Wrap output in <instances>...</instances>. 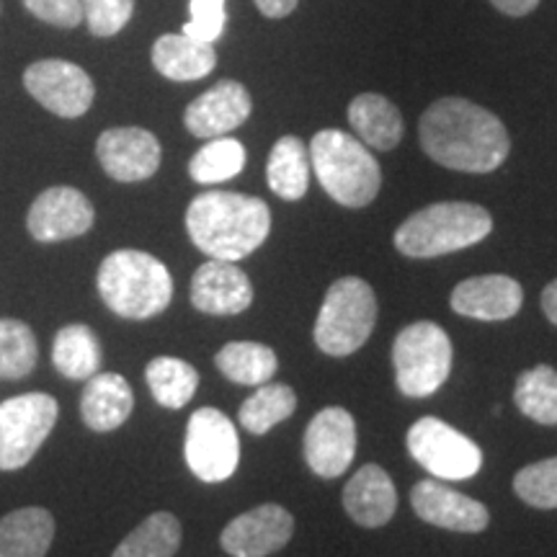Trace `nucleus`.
<instances>
[{"mask_svg": "<svg viewBox=\"0 0 557 557\" xmlns=\"http://www.w3.org/2000/svg\"><path fill=\"white\" fill-rule=\"evenodd\" d=\"M421 148L434 163L462 173H493L506 163L511 139L504 122L468 99H438L423 111Z\"/></svg>", "mask_w": 557, "mask_h": 557, "instance_id": "obj_1", "label": "nucleus"}, {"mask_svg": "<svg viewBox=\"0 0 557 557\" xmlns=\"http://www.w3.org/2000/svg\"><path fill=\"white\" fill-rule=\"evenodd\" d=\"M186 230L194 246L209 259L240 261L267 243L271 209L259 197L205 191L186 209Z\"/></svg>", "mask_w": 557, "mask_h": 557, "instance_id": "obj_2", "label": "nucleus"}, {"mask_svg": "<svg viewBox=\"0 0 557 557\" xmlns=\"http://www.w3.org/2000/svg\"><path fill=\"white\" fill-rule=\"evenodd\" d=\"M99 295L114 315L127 320H150L173 299V278L163 261L145 250L122 248L101 261Z\"/></svg>", "mask_w": 557, "mask_h": 557, "instance_id": "obj_3", "label": "nucleus"}, {"mask_svg": "<svg viewBox=\"0 0 557 557\" xmlns=\"http://www.w3.org/2000/svg\"><path fill=\"white\" fill-rule=\"evenodd\" d=\"M493 230V218L485 207L470 201H436L403 222L395 230V248L408 259H436L457 253L485 240Z\"/></svg>", "mask_w": 557, "mask_h": 557, "instance_id": "obj_4", "label": "nucleus"}, {"mask_svg": "<svg viewBox=\"0 0 557 557\" xmlns=\"http://www.w3.org/2000/svg\"><path fill=\"white\" fill-rule=\"evenodd\" d=\"M308 150L320 186L341 207L361 209L377 199L382 171L361 139L341 129H320Z\"/></svg>", "mask_w": 557, "mask_h": 557, "instance_id": "obj_5", "label": "nucleus"}, {"mask_svg": "<svg viewBox=\"0 0 557 557\" xmlns=\"http://www.w3.org/2000/svg\"><path fill=\"white\" fill-rule=\"evenodd\" d=\"M377 323V297L364 278L344 276L325 292L315 320V344L329 357L359 351Z\"/></svg>", "mask_w": 557, "mask_h": 557, "instance_id": "obj_6", "label": "nucleus"}, {"mask_svg": "<svg viewBox=\"0 0 557 557\" xmlns=\"http://www.w3.org/2000/svg\"><path fill=\"white\" fill-rule=\"evenodd\" d=\"M451 341L442 325L418 320L398 333L393 344L395 382L406 398L438 393L451 372Z\"/></svg>", "mask_w": 557, "mask_h": 557, "instance_id": "obj_7", "label": "nucleus"}, {"mask_svg": "<svg viewBox=\"0 0 557 557\" xmlns=\"http://www.w3.org/2000/svg\"><path fill=\"white\" fill-rule=\"evenodd\" d=\"M60 406L47 393H24L0 403V470H21L52 434Z\"/></svg>", "mask_w": 557, "mask_h": 557, "instance_id": "obj_8", "label": "nucleus"}, {"mask_svg": "<svg viewBox=\"0 0 557 557\" xmlns=\"http://www.w3.org/2000/svg\"><path fill=\"white\" fill-rule=\"evenodd\" d=\"M406 444L410 457L438 480H470L483 468L478 444L442 418H418L408 429Z\"/></svg>", "mask_w": 557, "mask_h": 557, "instance_id": "obj_9", "label": "nucleus"}, {"mask_svg": "<svg viewBox=\"0 0 557 557\" xmlns=\"http://www.w3.org/2000/svg\"><path fill=\"white\" fill-rule=\"evenodd\" d=\"M184 457L201 483H225L240 462L238 429L218 408L194 410L186 423Z\"/></svg>", "mask_w": 557, "mask_h": 557, "instance_id": "obj_10", "label": "nucleus"}, {"mask_svg": "<svg viewBox=\"0 0 557 557\" xmlns=\"http://www.w3.org/2000/svg\"><path fill=\"white\" fill-rule=\"evenodd\" d=\"M24 86L41 107L62 120H78L94 103L96 88L86 70L67 60H39L26 67Z\"/></svg>", "mask_w": 557, "mask_h": 557, "instance_id": "obj_11", "label": "nucleus"}, {"mask_svg": "<svg viewBox=\"0 0 557 557\" xmlns=\"http://www.w3.org/2000/svg\"><path fill=\"white\" fill-rule=\"evenodd\" d=\"M305 462L318 478H341L357 455V423L346 408H323L305 429Z\"/></svg>", "mask_w": 557, "mask_h": 557, "instance_id": "obj_12", "label": "nucleus"}, {"mask_svg": "<svg viewBox=\"0 0 557 557\" xmlns=\"http://www.w3.org/2000/svg\"><path fill=\"white\" fill-rule=\"evenodd\" d=\"M96 212L88 197L73 186H52L41 191L29 209L26 227L39 243H62L86 235Z\"/></svg>", "mask_w": 557, "mask_h": 557, "instance_id": "obj_13", "label": "nucleus"}, {"mask_svg": "<svg viewBox=\"0 0 557 557\" xmlns=\"http://www.w3.org/2000/svg\"><path fill=\"white\" fill-rule=\"evenodd\" d=\"M295 519L284 506L263 504L235 517L222 529L220 545L233 557H267L287 547Z\"/></svg>", "mask_w": 557, "mask_h": 557, "instance_id": "obj_14", "label": "nucleus"}, {"mask_svg": "<svg viewBox=\"0 0 557 557\" xmlns=\"http://www.w3.org/2000/svg\"><path fill=\"white\" fill-rule=\"evenodd\" d=\"M410 506L416 517L431 527L449 532L480 534L491 524V513L480 500L465 496L442 480H421L410 491Z\"/></svg>", "mask_w": 557, "mask_h": 557, "instance_id": "obj_15", "label": "nucleus"}, {"mask_svg": "<svg viewBox=\"0 0 557 557\" xmlns=\"http://www.w3.org/2000/svg\"><path fill=\"white\" fill-rule=\"evenodd\" d=\"M96 156L111 178L120 184H137L156 176L163 152L152 132L143 127H114L99 137Z\"/></svg>", "mask_w": 557, "mask_h": 557, "instance_id": "obj_16", "label": "nucleus"}, {"mask_svg": "<svg viewBox=\"0 0 557 557\" xmlns=\"http://www.w3.org/2000/svg\"><path fill=\"white\" fill-rule=\"evenodd\" d=\"M253 302V284L235 261L209 259L191 278V305L205 315H240Z\"/></svg>", "mask_w": 557, "mask_h": 557, "instance_id": "obj_17", "label": "nucleus"}, {"mask_svg": "<svg viewBox=\"0 0 557 557\" xmlns=\"http://www.w3.org/2000/svg\"><path fill=\"white\" fill-rule=\"evenodd\" d=\"M253 111L246 86L238 81H220L186 107L184 124L194 137L214 139L238 129Z\"/></svg>", "mask_w": 557, "mask_h": 557, "instance_id": "obj_18", "label": "nucleus"}, {"mask_svg": "<svg viewBox=\"0 0 557 557\" xmlns=\"http://www.w3.org/2000/svg\"><path fill=\"white\" fill-rule=\"evenodd\" d=\"M457 315L498 323L511 320L524 305V289L517 278L506 274H485L459 282L449 299Z\"/></svg>", "mask_w": 557, "mask_h": 557, "instance_id": "obj_19", "label": "nucleus"}, {"mask_svg": "<svg viewBox=\"0 0 557 557\" xmlns=\"http://www.w3.org/2000/svg\"><path fill=\"white\" fill-rule=\"evenodd\" d=\"M344 508L359 527H385L398 508L393 480L380 465H364L344 487Z\"/></svg>", "mask_w": 557, "mask_h": 557, "instance_id": "obj_20", "label": "nucleus"}, {"mask_svg": "<svg viewBox=\"0 0 557 557\" xmlns=\"http://www.w3.org/2000/svg\"><path fill=\"white\" fill-rule=\"evenodd\" d=\"M132 408H135V395H132L129 382L116 372H96L86 380L81 395V416L90 431L120 429L127 421Z\"/></svg>", "mask_w": 557, "mask_h": 557, "instance_id": "obj_21", "label": "nucleus"}, {"mask_svg": "<svg viewBox=\"0 0 557 557\" xmlns=\"http://www.w3.org/2000/svg\"><path fill=\"white\" fill-rule=\"evenodd\" d=\"M152 65L163 78L191 83L212 73L218 65V52L207 41H197L186 34H163L152 45Z\"/></svg>", "mask_w": 557, "mask_h": 557, "instance_id": "obj_22", "label": "nucleus"}, {"mask_svg": "<svg viewBox=\"0 0 557 557\" xmlns=\"http://www.w3.org/2000/svg\"><path fill=\"white\" fill-rule=\"evenodd\" d=\"M54 540V517L26 506L0 519V557H47Z\"/></svg>", "mask_w": 557, "mask_h": 557, "instance_id": "obj_23", "label": "nucleus"}, {"mask_svg": "<svg viewBox=\"0 0 557 557\" xmlns=\"http://www.w3.org/2000/svg\"><path fill=\"white\" fill-rule=\"evenodd\" d=\"M348 124L372 150H393L403 139V116L393 101L380 94H361L348 103Z\"/></svg>", "mask_w": 557, "mask_h": 557, "instance_id": "obj_24", "label": "nucleus"}, {"mask_svg": "<svg viewBox=\"0 0 557 557\" xmlns=\"http://www.w3.org/2000/svg\"><path fill=\"white\" fill-rule=\"evenodd\" d=\"M310 150L295 135L282 137L269 152L267 178L276 197L297 201L308 194L310 186Z\"/></svg>", "mask_w": 557, "mask_h": 557, "instance_id": "obj_25", "label": "nucleus"}, {"mask_svg": "<svg viewBox=\"0 0 557 557\" xmlns=\"http://www.w3.org/2000/svg\"><path fill=\"white\" fill-rule=\"evenodd\" d=\"M101 344L99 336L83 323L65 325L58 331L52 344V364L62 377L88 380L101 369Z\"/></svg>", "mask_w": 557, "mask_h": 557, "instance_id": "obj_26", "label": "nucleus"}, {"mask_svg": "<svg viewBox=\"0 0 557 557\" xmlns=\"http://www.w3.org/2000/svg\"><path fill=\"white\" fill-rule=\"evenodd\" d=\"M214 364L227 380L238 382V385L259 387L274 377L278 359L274 348L256 344V341H233V344L220 348Z\"/></svg>", "mask_w": 557, "mask_h": 557, "instance_id": "obj_27", "label": "nucleus"}, {"mask_svg": "<svg viewBox=\"0 0 557 557\" xmlns=\"http://www.w3.org/2000/svg\"><path fill=\"white\" fill-rule=\"evenodd\" d=\"M181 521L169 511H158L132 529L111 557H173L181 547Z\"/></svg>", "mask_w": 557, "mask_h": 557, "instance_id": "obj_28", "label": "nucleus"}, {"mask_svg": "<svg viewBox=\"0 0 557 557\" xmlns=\"http://www.w3.org/2000/svg\"><path fill=\"white\" fill-rule=\"evenodd\" d=\"M148 387L163 408L178 410L194 398L199 387V372L189 361L176 357H156L145 369Z\"/></svg>", "mask_w": 557, "mask_h": 557, "instance_id": "obj_29", "label": "nucleus"}, {"mask_svg": "<svg viewBox=\"0 0 557 557\" xmlns=\"http://www.w3.org/2000/svg\"><path fill=\"white\" fill-rule=\"evenodd\" d=\"M297 395L289 385L282 382H263L250 398L240 406V426L253 436L269 434L271 429L295 413Z\"/></svg>", "mask_w": 557, "mask_h": 557, "instance_id": "obj_30", "label": "nucleus"}, {"mask_svg": "<svg viewBox=\"0 0 557 557\" xmlns=\"http://www.w3.org/2000/svg\"><path fill=\"white\" fill-rule=\"evenodd\" d=\"M513 403L542 426H557V369L540 364L519 374Z\"/></svg>", "mask_w": 557, "mask_h": 557, "instance_id": "obj_31", "label": "nucleus"}, {"mask_svg": "<svg viewBox=\"0 0 557 557\" xmlns=\"http://www.w3.org/2000/svg\"><path fill=\"white\" fill-rule=\"evenodd\" d=\"M246 169V148L235 137H214L205 148L197 150V156L189 163V176L197 184L212 186L225 184Z\"/></svg>", "mask_w": 557, "mask_h": 557, "instance_id": "obj_32", "label": "nucleus"}, {"mask_svg": "<svg viewBox=\"0 0 557 557\" xmlns=\"http://www.w3.org/2000/svg\"><path fill=\"white\" fill-rule=\"evenodd\" d=\"M39 344L26 323L0 320V380H24L37 369Z\"/></svg>", "mask_w": 557, "mask_h": 557, "instance_id": "obj_33", "label": "nucleus"}, {"mask_svg": "<svg viewBox=\"0 0 557 557\" xmlns=\"http://www.w3.org/2000/svg\"><path fill=\"white\" fill-rule=\"evenodd\" d=\"M513 493L524 504L549 511L557 508V457L527 465L513 475Z\"/></svg>", "mask_w": 557, "mask_h": 557, "instance_id": "obj_34", "label": "nucleus"}, {"mask_svg": "<svg viewBox=\"0 0 557 557\" xmlns=\"http://www.w3.org/2000/svg\"><path fill=\"white\" fill-rule=\"evenodd\" d=\"M81 5L94 37H114L135 13V0H81Z\"/></svg>", "mask_w": 557, "mask_h": 557, "instance_id": "obj_35", "label": "nucleus"}, {"mask_svg": "<svg viewBox=\"0 0 557 557\" xmlns=\"http://www.w3.org/2000/svg\"><path fill=\"white\" fill-rule=\"evenodd\" d=\"M189 13L191 18L184 24L186 37L197 39V41H218L225 32L227 24V13H225V0H191L189 3Z\"/></svg>", "mask_w": 557, "mask_h": 557, "instance_id": "obj_36", "label": "nucleus"}, {"mask_svg": "<svg viewBox=\"0 0 557 557\" xmlns=\"http://www.w3.org/2000/svg\"><path fill=\"white\" fill-rule=\"evenodd\" d=\"M24 5L37 18L62 29H75L83 21L81 0H24Z\"/></svg>", "mask_w": 557, "mask_h": 557, "instance_id": "obj_37", "label": "nucleus"}, {"mask_svg": "<svg viewBox=\"0 0 557 557\" xmlns=\"http://www.w3.org/2000/svg\"><path fill=\"white\" fill-rule=\"evenodd\" d=\"M493 9H498L500 13L511 18H521L527 13H532L540 5V0H491Z\"/></svg>", "mask_w": 557, "mask_h": 557, "instance_id": "obj_38", "label": "nucleus"}, {"mask_svg": "<svg viewBox=\"0 0 557 557\" xmlns=\"http://www.w3.org/2000/svg\"><path fill=\"white\" fill-rule=\"evenodd\" d=\"M297 3H299V0H256V5H259V11L267 18L289 16V13L297 9Z\"/></svg>", "mask_w": 557, "mask_h": 557, "instance_id": "obj_39", "label": "nucleus"}, {"mask_svg": "<svg viewBox=\"0 0 557 557\" xmlns=\"http://www.w3.org/2000/svg\"><path fill=\"white\" fill-rule=\"evenodd\" d=\"M542 312H545L549 323L557 329V278H553L545 292H542Z\"/></svg>", "mask_w": 557, "mask_h": 557, "instance_id": "obj_40", "label": "nucleus"}]
</instances>
